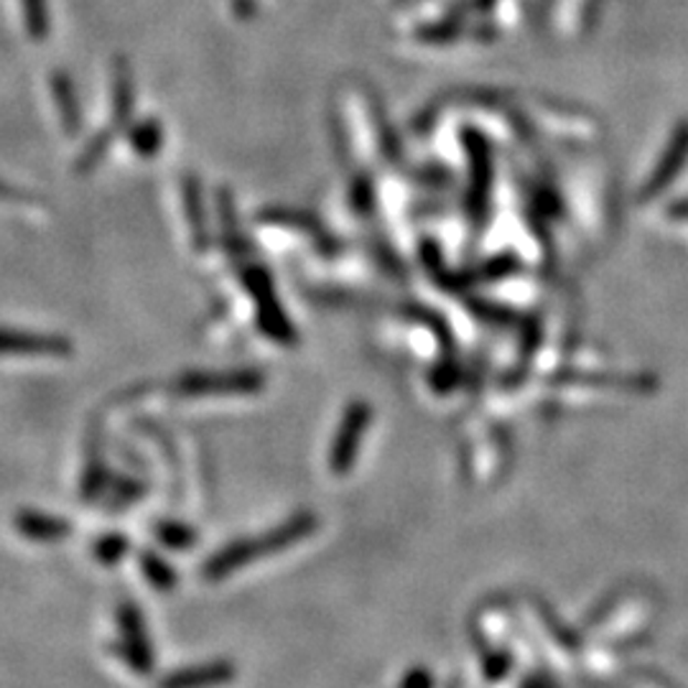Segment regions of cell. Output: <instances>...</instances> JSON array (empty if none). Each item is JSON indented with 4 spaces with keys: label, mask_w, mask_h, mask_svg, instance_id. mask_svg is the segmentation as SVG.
<instances>
[{
    "label": "cell",
    "mask_w": 688,
    "mask_h": 688,
    "mask_svg": "<svg viewBox=\"0 0 688 688\" xmlns=\"http://www.w3.org/2000/svg\"><path fill=\"white\" fill-rule=\"evenodd\" d=\"M0 202H33V194H29L27 189L11 184V181L0 179Z\"/></svg>",
    "instance_id": "cell-10"
},
{
    "label": "cell",
    "mask_w": 688,
    "mask_h": 688,
    "mask_svg": "<svg viewBox=\"0 0 688 688\" xmlns=\"http://www.w3.org/2000/svg\"><path fill=\"white\" fill-rule=\"evenodd\" d=\"M123 551H126V538L120 533H105L103 538H97L93 546L95 559L103 563H115L123 557Z\"/></svg>",
    "instance_id": "cell-9"
},
{
    "label": "cell",
    "mask_w": 688,
    "mask_h": 688,
    "mask_svg": "<svg viewBox=\"0 0 688 688\" xmlns=\"http://www.w3.org/2000/svg\"><path fill=\"white\" fill-rule=\"evenodd\" d=\"M113 140H115V136L107 128L95 133V136L87 140V146L82 148V154L77 156V163H74V169H77L80 177H87V173H93L97 166L105 161L107 151L113 148Z\"/></svg>",
    "instance_id": "cell-6"
},
{
    "label": "cell",
    "mask_w": 688,
    "mask_h": 688,
    "mask_svg": "<svg viewBox=\"0 0 688 688\" xmlns=\"http://www.w3.org/2000/svg\"><path fill=\"white\" fill-rule=\"evenodd\" d=\"M128 140L136 154L156 156L161 146V126L156 120H140L133 128H128Z\"/></svg>",
    "instance_id": "cell-7"
},
{
    "label": "cell",
    "mask_w": 688,
    "mask_h": 688,
    "mask_svg": "<svg viewBox=\"0 0 688 688\" xmlns=\"http://www.w3.org/2000/svg\"><path fill=\"white\" fill-rule=\"evenodd\" d=\"M49 82H52V95H54L56 107H60V120H62L64 133L70 138H77L82 133V126H85V118H82L80 95H77V87H74L72 74L64 70H56Z\"/></svg>",
    "instance_id": "cell-4"
},
{
    "label": "cell",
    "mask_w": 688,
    "mask_h": 688,
    "mask_svg": "<svg viewBox=\"0 0 688 688\" xmlns=\"http://www.w3.org/2000/svg\"><path fill=\"white\" fill-rule=\"evenodd\" d=\"M686 159H688V120L678 126L674 140H670L666 156H663L656 173H653V179L648 181V192H645V197L658 194L660 189L666 187L678 171H681V166L686 163Z\"/></svg>",
    "instance_id": "cell-5"
},
{
    "label": "cell",
    "mask_w": 688,
    "mask_h": 688,
    "mask_svg": "<svg viewBox=\"0 0 688 688\" xmlns=\"http://www.w3.org/2000/svg\"><path fill=\"white\" fill-rule=\"evenodd\" d=\"M110 126L107 130L118 136L120 130L128 128L133 118V107H136V82H133V72L126 56H115L113 60V93H110Z\"/></svg>",
    "instance_id": "cell-3"
},
{
    "label": "cell",
    "mask_w": 688,
    "mask_h": 688,
    "mask_svg": "<svg viewBox=\"0 0 688 688\" xmlns=\"http://www.w3.org/2000/svg\"><path fill=\"white\" fill-rule=\"evenodd\" d=\"M13 526L31 543H62L72 536V523L62 516L23 508L15 512Z\"/></svg>",
    "instance_id": "cell-2"
},
{
    "label": "cell",
    "mask_w": 688,
    "mask_h": 688,
    "mask_svg": "<svg viewBox=\"0 0 688 688\" xmlns=\"http://www.w3.org/2000/svg\"><path fill=\"white\" fill-rule=\"evenodd\" d=\"M676 210V214H681V218H688V202H681V204H676L674 207Z\"/></svg>",
    "instance_id": "cell-11"
},
{
    "label": "cell",
    "mask_w": 688,
    "mask_h": 688,
    "mask_svg": "<svg viewBox=\"0 0 688 688\" xmlns=\"http://www.w3.org/2000/svg\"><path fill=\"white\" fill-rule=\"evenodd\" d=\"M21 13L31 39L41 41L49 36V31H52V19H49L46 0H21Z\"/></svg>",
    "instance_id": "cell-8"
},
{
    "label": "cell",
    "mask_w": 688,
    "mask_h": 688,
    "mask_svg": "<svg viewBox=\"0 0 688 688\" xmlns=\"http://www.w3.org/2000/svg\"><path fill=\"white\" fill-rule=\"evenodd\" d=\"M74 354V342L52 331H29L0 327V358H33V360H66Z\"/></svg>",
    "instance_id": "cell-1"
}]
</instances>
